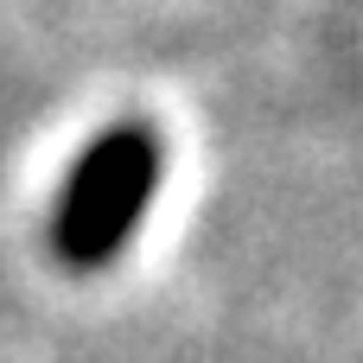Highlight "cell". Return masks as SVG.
Listing matches in <instances>:
<instances>
[{
  "label": "cell",
  "instance_id": "cell-1",
  "mask_svg": "<svg viewBox=\"0 0 363 363\" xmlns=\"http://www.w3.org/2000/svg\"><path fill=\"white\" fill-rule=\"evenodd\" d=\"M160 185V140L147 128H108L83 147L70 166L57 211H51V249L70 268H102L128 249V236L147 217V198Z\"/></svg>",
  "mask_w": 363,
  "mask_h": 363
}]
</instances>
